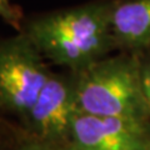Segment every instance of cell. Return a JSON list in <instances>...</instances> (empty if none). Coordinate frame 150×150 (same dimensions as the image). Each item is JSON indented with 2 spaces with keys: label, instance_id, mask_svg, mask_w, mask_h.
<instances>
[{
  "label": "cell",
  "instance_id": "9c48e42d",
  "mask_svg": "<svg viewBox=\"0 0 150 150\" xmlns=\"http://www.w3.org/2000/svg\"><path fill=\"white\" fill-rule=\"evenodd\" d=\"M20 150H64L60 148L58 144H51V143H45L41 140H33L30 143H26L24 146H21Z\"/></svg>",
  "mask_w": 150,
  "mask_h": 150
},
{
  "label": "cell",
  "instance_id": "52a82bcc",
  "mask_svg": "<svg viewBox=\"0 0 150 150\" xmlns=\"http://www.w3.org/2000/svg\"><path fill=\"white\" fill-rule=\"evenodd\" d=\"M140 80H142V90L145 99V104L150 114V64L140 67Z\"/></svg>",
  "mask_w": 150,
  "mask_h": 150
},
{
  "label": "cell",
  "instance_id": "6da1fadb",
  "mask_svg": "<svg viewBox=\"0 0 150 150\" xmlns=\"http://www.w3.org/2000/svg\"><path fill=\"white\" fill-rule=\"evenodd\" d=\"M111 9L108 4H90L53 13L33 20L26 34L51 62L80 71L115 44Z\"/></svg>",
  "mask_w": 150,
  "mask_h": 150
},
{
  "label": "cell",
  "instance_id": "8992f818",
  "mask_svg": "<svg viewBox=\"0 0 150 150\" xmlns=\"http://www.w3.org/2000/svg\"><path fill=\"white\" fill-rule=\"evenodd\" d=\"M111 33L115 44L143 48L150 44V0H129L111 9Z\"/></svg>",
  "mask_w": 150,
  "mask_h": 150
},
{
  "label": "cell",
  "instance_id": "277c9868",
  "mask_svg": "<svg viewBox=\"0 0 150 150\" xmlns=\"http://www.w3.org/2000/svg\"><path fill=\"white\" fill-rule=\"evenodd\" d=\"M71 150H150L145 120L79 111L70 130Z\"/></svg>",
  "mask_w": 150,
  "mask_h": 150
},
{
  "label": "cell",
  "instance_id": "3957f363",
  "mask_svg": "<svg viewBox=\"0 0 150 150\" xmlns=\"http://www.w3.org/2000/svg\"><path fill=\"white\" fill-rule=\"evenodd\" d=\"M50 74L26 34L0 41V104L25 118Z\"/></svg>",
  "mask_w": 150,
  "mask_h": 150
},
{
  "label": "cell",
  "instance_id": "5b68a950",
  "mask_svg": "<svg viewBox=\"0 0 150 150\" xmlns=\"http://www.w3.org/2000/svg\"><path fill=\"white\" fill-rule=\"evenodd\" d=\"M78 112L75 80L50 74L26 118L36 140L60 145L63 140L70 139Z\"/></svg>",
  "mask_w": 150,
  "mask_h": 150
},
{
  "label": "cell",
  "instance_id": "7a4b0ae2",
  "mask_svg": "<svg viewBox=\"0 0 150 150\" xmlns=\"http://www.w3.org/2000/svg\"><path fill=\"white\" fill-rule=\"evenodd\" d=\"M78 109L98 116L145 120L148 108L142 90L140 67L125 56L98 60L75 79Z\"/></svg>",
  "mask_w": 150,
  "mask_h": 150
},
{
  "label": "cell",
  "instance_id": "ba28073f",
  "mask_svg": "<svg viewBox=\"0 0 150 150\" xmlns=\"http://www.w3.org/2000/svg\"><path fill=\"white\" fill-rule=\"evenodd\" d=\"M0 16L13 25L18 26L19 24V14L16 13V10H14L9 0H0Z\"/></svg>",
  "mask_w": 150,
  "mask_h": 150
}]
</instances>
